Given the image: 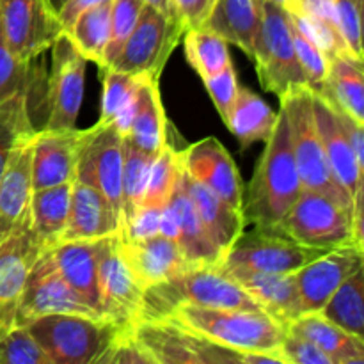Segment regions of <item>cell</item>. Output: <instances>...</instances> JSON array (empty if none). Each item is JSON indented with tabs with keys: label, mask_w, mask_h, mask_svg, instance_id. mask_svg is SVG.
<instances>
[{
	"label": "cell",
	"mask_w": 364,
	"mask_h": 364,
	"mask_svg": "<svg viewBox=\"0 0 364 364\" xmlns=\"http://www.w3.org/2000/svg\"><path fill=\"white\" fill-rule=\"evenodd\" d=\"M302 185L290 142V127L284 107L277 112L276 127L265 141L247 192H244L245 224L258 230H272L290 210Z\"/></svg>",
	"instance_id": "1"
},
{
	"label": "cell",
	"mask_w": 364,
	"mask_h": 364,
	"mask_svg": "<svg viewBox=\"0 0 364 364\" xmlns=\"http://www.w3.org/2000/svg\"><path fill=\"white\" fill-rule=\"evenodd\" d=\"M180 304L262 311L258 302L219 267L199 265L146 288L139 320L164 318Z\"/></svg>",
	"instance_id": "2"
},
{
	"label": "cell",
	"mask_w": 364,
	"mask_h": 364,
	"mask_svg": "<svg viewBox=\"0 0 364 364\" xmlns=\"http://www.w3.org/2000/svg\"><path fill=\"white\" fill-rule=\"evenodd\" d=\"M164 318L196 331L224 347L240 352H265L277 358V348L287 334L281 323L263 311L180 304Z\"/></svg>",
	"instance_id": "3"
},
{
	"label": "cell",
	"mask_w": 364,
	"mask_h": 364,
	"mask_svg": "<svg viewBox=\"0 0 364 364\" xmlns=\"http://www.w3.org/2000/svg\"><path fill=\"white\" fill-rule=\"evenodd\" d=\"M27 329L52 359V364H102L119 336L132 331L109 318L71 313L39 316L28 323Z\"/></svg>",
	"instance_id": "4"
},
{
	"label": "cell",
	"mask_w": 364,
	"mask_h": 364,
	"mask_svg": "<svg viewBox=\"0 0 364 364\" xmlns=\"http://www.w3.org/2000/svg\"><path fill=\"white\" fill-rule=\"evenodd\" d=\"M262 23L255 41L252 60L256 64L259 84L277 98L294 87H302L306 77L299 64L291 36L290 14L284 4L259 0Z\"/></svg>",
	"instance_id": "5"
},
{
	"label": "cell",
	"mask_w": 364,
	"mask_h": 364,
	"mask_svg": "<svg viewBox=\"0 0 364 364\" xmlns=\"http://www.w3.org/2000/svg\"><path fill=\"white\" fill-rule=\"evenodd\" d=\"M279 103L284 107L290 127V142L294 149L295 166L302 188H311L338 199L341 205L350 208L352 201L338 187L331 174L323 142L316 128L313 112V95L309 87H294L281 96Z\"/></svg>",
	"instance_id": "6"
},
{
	"label": "cell",
	"mask_w": 364,
	"mask_h": 364,
	"mask_svg": "<svg viewBox=\"0 0 364 364\" xmlns=\"http://www.w3.org/2000/svg\"><path fill=\"white\" fill-rule=\"evenodd\" d=\"M270 231L323 251L354 245L350 208L341 205L338 199L311 188H302L281 223Z\"/></svg>",
	"instance_id": "7"
},
{
	"label": "cell",
	"mask_w": 364,
	"mask_h": 364,
	"mask_svg": "<svg viewBox=\"0 0 364 364\" xmlns=\"http://www.w3.org/2000/svg\"><path fill=\"white\" fill-rule=\"evenodd\" d=\"M134 336L153 364H247V352L215 343L171 320H139Z\"/></svg>",
	"instance_id": "8"
},
{
	"label": "cell",
	"mask_w": 364,
	"mask_h": 364,
	"mask_svg": "<svg viewBox=\"0 0 364 364\" xmlns=\"http://www.w3.org/2000/svg\"><path fill=\"white\" fill-rule=\"evenodd\" d=\"M183 32L185 28L178 18L144 4L134 31L109 68L160 80V75Z\"/></svg>",
	"instance_id": "9"
},
{
	"label": "cell",
	"mask_w": 364,
	"mask_h": 364,
	"mask_svg": "<svg viewBox=\"0 0 364 364\" xmlns=\"http://www.w3.org/2000/svg\"><path fill=\"white\" fill-rule=\"evenodd\" d=\"M124 135L114 124L95 123L82 130L75 180L98 188L121 220V171Z\"/></svg>",
	"instance_id": "10"
},
{
	"label": "cell",
	"mask_w": 364,
	"mask_h": 364,
	"mask_svg": "<svg viewBox=\"0 0 364 364\" xmlns=\"http://www.w3.org/2000/svg\"><path fill=\"white\" fill-rule=\"evenodd\" d=\"M55 313L105 318L78 297L77 291L60 277L50 255V249H43L41 255L28 270L20 306H18L16 327H27L39 316L55 315Z\"/></svg>",
	"instance_id": "11"
},
{
	"label": "cell",
	"mask_w": 364,
	"mask_h": 364,
	"mask_svg": "<svg viewBox=\"0 0 364 364\" xmlns=\"http://www.w3.org/2000/svg\"><path fill=\"white\" fill-rule=\"evenodd\" d=\"M52 70L48 78V119L46 130L77 128V117L84 100L87 59L73 45L66 32L50 46Z\"/></svg>",
	"instance_id": "12"
},
{
	"label": "cell",
	"mask_w": 364,
	"mask_h": 364,
	"mask_svg": "<svg viewBox=\"0 0 364 364\" xmlns=\"http://www.w3.org/2000/svg\"><path fill=\"white\" fill-rule=\"evenodd\" d=\"M323 249L308 247L270 230L242 231L224 255V265H240L270 274H294L323 255Z\"/></svg>",
	"instance_id": "13"
},
{
	"label": "cell",
	"mask_w": 364,
	"mask_h": 364,
	"mask_svg": "<svg viewBox=\"0 0 364 364\" xmlns=\"http://www.w3.org/2000/svg\"><path fill=\"white\" fill-rule=\"evenodd\" d=\"M41 251L27 212L0 242V340L16 327L25 281Z\"/></svg>",
	"instance_id": "14"
},
{
	"label": "cell",
	"mask_w": 364,
	"mask_h": 364,
	"mask_svg": "<svg viewBox=\"0 0 364 364\" xmlns=\"http://www.w3.org/2000/svg\"><path fill=\"white\" fill-rule=\"evenodd\" d=\"M0 25L9 48L25 63L50 50L64 32L46 0H0Z\"/></svg>",
	"instance_id": "15"
},
{
	"label": "cell",
	"mask_w": 364,
	"mask_h": 364,
	"mask_svg": "<svg viewBox=\"0 0 364 364\" xmlns=\"http://www.w3.org/2000/svg\"><path fill=\"white\" fill-rule=\"evenodd\" d=\"M98 283L102 315L117 326L134 329L139 320L144 290L121 252L119 235H112L103 240Z\"/></svg>",
	"instance_id": "16"
},
{
	"label": "cell",
	"mask_w": 364,
	"mask_h": 364,
	"mask_svg": "<svg viewBox=\"0 0 364 364\" xmlns=\"http://www.w3.org/2000/svg\"><path fill=\"white\" fill-rule=\"evenodd\" d=\"M181 167L235 210L244 208V183L233 159L217 137H205L180 151ZM244 215V213H242Z\"/></svg>",
	"instance_id": "17"
},
{
	"label": "cell",
	"mask_w": 364,
	"mask_h": 364,
	"mask_svg": "<svg viewBox=\"0 0 364 364\" xmlns=\"http://www.w3.org/2000/svg\"><path fill=\"white\" fill-rule=\"evenodd\" d=\"M361 267H364V251L354 245H341L294 272L302 313L320 311L338 287Z\"/></svg>",
	"instance_id": "18"
},
{
	"label": "cell",
	"mask_w": 364,
	"mask_h": 364,
	"mask_svg": "<svg viewBox=\"0 0 364 364\" xmlns=\"http://www.w3.org/2000/svg\"><path fill=\"white\" fill-rule=\"evenodd\" d=\"M219 269L230 276L238 287L244 288L277 323L287 329L291 320L302 315L301 295L295 284L294 274H270L247 269L240 265H224Z\"/></svg>",
	"instance_id": "19"
},
{
	"label": "cell",
	"mask_w": 364,
	"mask_h": 364,
	"mask_svg": "<svg viewBox=\"0 0 364 364\" xmlns=\"http://www.w3.org/2000/svg\"><path fill=\"white\" fill-rule=\"evenodd\" d=\"M82 130L36 132L32 144V188L55 187L75 180V164Z\"/></svg>",
	"instance_id": "20"
},
{
	"label": "cell",
	"mask_w": 364,
	"mask_h": 364,
	"mask_svg": "<svg viewBox=\"0 0 364 364\" xmlns=\"http://www.w3.org/2000/svg\"><path fill=\"white\" fill-rule=\"evenodd\" d=\"M121 252L142 290L194 267L185 258L178 242L162 235L137 240L121 238Z\"/></svg>",
	"instance_id": "21"
},
{
	"label": "cell",
	"mask_w": 364,
	"mask_h": 364,
	"mask_svg": "<svg viewBox=\"0 0 364 364\" xmlns=\"http://www.w3.org/2000/svg\"><path fill=\"white\" fill-rule=\"evenodd\" d=\"M119 215L105 196L92 185L73 180L70 217L63 240H98L119 235Z\"/></svg>",
	"instance_id": "22"
},
{
	"label": "cell",
	"mask_w": 364,
	"mask_h": 364,
	"mask_svg": "<svg viewBox=\"0 0 364 364\" xmlns=\"http://www.w3.org/2000/svg\"><path fill=\"white\" fill-rule=\"evenodd\" d=\"M105 238L63 240L50 247V255H52L60 277L77 291L82 301L87 302L100 315H102L98 283L100 256H102Z\"/></svg>",
	"instance_id": "23"
},
{
	"label": "cell",
	"mask_w": 364,
	"mask_h": 364,
	"mask_svg": "<svg viewBox=\"0 0 364 364\" xmlns=\"http://www.w3.org/2000/svg\"><path fill=\"white\" fill-rule=\"evenodd\" d=\"M311 95L316 128H318L320 139L323 142L331 174H333L338 187L352 201L355 187H358L359 181L364 180V166H361L355 159L347 134H345L333 107L315 92H311Z\"/></svg>",
	"instance_id": "24"
},
{
	"label": "cell",
	"mask_w": 364,
	"mask_h": 364,
	"mask_svg": "<svg viewBox=\"0 0 364 364\" xmlns=\"http://www.w3.org/2000/svg\"><path fill=\"white\" fill-rule=\"evenodd\" d=\"M36 132L14 146L0 173V231L4 237L28 212L32 191H34L32 144H34Z\"/></svg>",
	"instance_id": "25"
},
{
	"label": "cell",
	"mask_w": 364,
	"mask_h": 364,
	"mask_svg": "<svg viewBox=\"0 0 364 364\" xmlns=\"http://www.w3.org/2000/svg\"><path fill=\"white\" fill-rule=\"evenodd\" d=\"M169 205L173 208L174 215H176L178 223L176 242L181 251H183L185 258L188 259V263L194 267H219L224 255L217 247L215 242L212 240L206 228L203 226L198 212H196L194 203H192L183 183V169H181L180 180H178L173 194H171Z\"/></svg>",
	"instance_id": "26"
},
{
	"label": "cell",
	"mask_w": 364,
	"mask_h": 364,
	"mask_svg": "<svg viewBox=\"0 0 364 364\" xmlns=\"http://www.w3.org/2000/svg\"><path fill=\"white\" fill-rule=\"evenodd\" d=\"M287 333H294L311 341L320 350L326 352L334 364L364 363V340L338 327L320 311L302 313L291 320Z\"/></svg>",
	"instance_id": "27"
},
{
	"label": "cell",
	"mask_w": 364,
	"mask_h": 364,
	"mask_svg": "<svg viewBox=\"0 0 364 364\" xmlns=\"http://www.w3.org/2000/svg\"><path fill=\"white\" fill-rule=\"evenodd\" d=\"M183 169V167H181ZM183 183L187 188L188 196H191L194 208L198 212L199 219H201L203 226L206 228L212 240L215 242L217 247L226 255L228 249L231 247L235 240L242 235L245 226V220L242 212L235 210L233 206L228 205L223 198L199 183L192 176H188L183 171Z\"/></svg>",
	"instance_id": "28"
},
{
	"label": "cell",
	"mask_w": 364,
	"mask_h": 364,
	"mask_svg": "<svg viewBox=\"0 0 364 364\" xmlns=\"http://www.w3.org/2000/svg\"><path fill=\"white\" fill-rule=\"evenodd\" d=\"M259 23V0H217L203 27L219 34L226 43L237 45L252 59Z\"/></svg>",
	"instance_id": "29"
},
{
	"label": "cell",
	"mask_w": 364,
	"mask_h": 364,
	"mask_svg": "<svg viewBox=\"0 0 364 364\" xmlns=\"http://www.w3.org/2000/svg\"><path fill=\"white\" fill-rule=\"evenodd\" d=\"M124 137L134 146L156 155L167 144V117L159 80L146 77L139 89L137 109Z\"/></svg>",
	"instance_id": "30"
},
{
	"label": "cell",
	"mask_w": 364,
	"mask_h": 364,
	"mask_svg": "<svg viewBox=\"0 0 364 364\" xmlns=\"http://www.w3.org/2000/svg\"><path fill=\"white\" fill-rule=\"evenodd\" d=\"M364 60L352 53H338L329 60V73L322 96L326 102L340 107L341 110L364 124Z\"/></svg>",
	"instance_id": "31"
},
{
	"label": "cell",
	"mask_w": 364,
	"mask_h": 364,
	"mask_svg": "<svg viewBox=\"0 0 364 364\" xmlns=\"http://www.w3.org/2000/svg\"><path fill=\"white\" fill-rule=\"evenodd\" d=\"M71 183L32 191L28 219H31L32 231L43 249L53 247L63 240L68 217H70Z\"/></svg>",
	"instance_id": "32"
},
{
	"label": "cell",
	"mask_w": 364,
	"mask_h": 364,
	"mask_svg": "<svg viewBox=\"0 0 364 364\" xmlns=\"http://www.w3.org/2000/svg\"><path fill=\"white\" fill-rule=\"evenodd\" d=\"M276 119L277 114L262 96L240 85L224 123L240 142L242 151H245L256 142H265L270 137Z\"/></svg>",
	"instance_id": "33"
},
{
	"label": "cell",
	"mask_w": 364,
	"mask_h": 364,
	"mask_svg": "<svg viewBox=\"0 0 364 364\" xmlns=\"http://www.w3.org/2000/svg\"><path fill=\"white\" fill-rule=\"evenodd\" d=\"M146 75H132L107 68L102 71V107L100 123L114 124L123 135H127L137 109L139 89Z\"/></svg>",
	"instance_id": "34"
},
{
	"label": "cell",
	"mask_w": 364,
	"mask_h": 364,
	"mask_svg": "<svg viewBox=\"0 0 364 364\" xmlns=\"http://www.w3.org/2000/svg\"><path fill=\"white\" fill-rule=\"evenodd\" d=\"M110 11L112 0H103L82 11L66 31L78 52L87 59V63H95L98 68L103 66V57L109 45Z\"/></svg>",
	"instance_id": "35"
},
{
	"label": "cell",
	"mask_w": 364,
	"mask_h": 364,
	"mask_svg": "<svg viewBox=\"0 0 364 364\" xmlns=\"http://www.w3.org/2000/svg\"><path fill=\"white\" fill-rule=\"evenodd\" d=\"M320 313L343 331L364 340V267L338 287Z\"/></svg>",
	"instance_id": "36"
},
{
	"label": "cell",
	"mask_w": 364,
	"mask_h": 364,
	"mask_svg": "<svg viewBox=\"0 0 364 364\" xmlns=\"http://www.w3.org/2000/svg\"><path fill=\"white\" fill-rule=\"evenodd\" d=\"M156 155L142 151L127 137L123 141V171H121V228L142 205L149 169ZM121 233V231H119Z\"/></svg>",
	"instance_id": "37"
},
{
	"label": "cell",
	"mask_w": 364,
	"mask_h": 364,
	"mask_svg": "<svg viewBox=\"0 0 364 364\" xmlns=\"http://www.w3.org/2000/svg\"><path fill=\"white\" fill-rule=\"evenodd\" d=\"M185 57L201 78L217 73L231 63L228 43L206 27L183 32Z\"/></svg>",
	"instance_id": "38"
},
{
	"label": "cell",
	"mask_w": 364,
	"mask_h": 364,
	"mask_svg": "<svg viewBox=\"0 0 364 364\" xmlns=\"http://www.w3.org/2000/svg\"><path fill=\"white\" fill-rule=\"evenodd\" d=\"M28 112V92L21 91L0 102V173L14 146L34 134Z\"/></svg>",
	"instance_id": "39"
},
{
	"label": "cell",
	"mask_w": 364,
	"mask_h": 364,
	"mask_svg": "<svg viewBox=\"0 0 364 364\" xmlns=\"http://www.w3.org/2000/svg\"><path fill=\"white\" fill-rule=\"evenodd\" d=\"M180 174H181L180 151H176V149L167 142V144L156 153L155 160H153L151 164L142 205H153V206L167 205L174 187H176L178 180H180Z\"/></svg>",
	"instance_id": "40"
},
{
	"label": "cell",
	"mask_w": 364,
	"mask_h": 364,
	"mask_svg": "<svg viewBox=\"0 0 364 364\" xmlns=\"http://www.w3.org/2000/svg\"><path fill=\"white\" fill-rule=\"evenodd\" d=\"M291 21V20H290ZM291 36H294L295 53H297L299 64L306 77L309 91L320 95L326 89L327 73H329V57L315 45L309 38H306L297 27L291 23Z\"/></svg>",
	"instance_id": "41"
},
{
	"label": "cell",
	"mask_w": 364,
	"mask_h": 364,
	"mask_svg": "<svg viewBox=\"0 0 364 364\" xmlns=\"http://www.w3.org/2000/svg\"><path fill=\"white\" fill-rule=\"evenodd\" d=\"M144 4V0H112V11H110V38L105 50V57H103V66L100 68V71L109 68L114 57L119 53L121 46L124 45L130 32L134 31Z\"/></svg>",
	"instance_id": "42"
},
{
	"label": "cell",
	"mask_w": 364,
	"mask_h": 364,
	"mask_svg": "<svg viewBox=\"0 0 364 364\" xmlns=\"http://www.w3.org/2000/svg\"><path fill=\"white\" fill-rule=\"evenodd\" d=\"M0 364H52L27 327H14L0 340Z\"/></svg>",
	"instance_id": "43"
},
{
	"label": "cell",
	"mask_w": 364,
	"mask_h": 364,
	"mask_svg": "<svg viewBox=\"0 0 364 364\" xmlns=\"http://www.w3.org/2000/svg\"><path fill=\"white\" fill-rule=\"evenodd\" d=\"M28 64L14 55L0 25V102L16 92H28Z\"/></svg>",
	"instance_id": "44"
},
{
	"label": "cell",
	"mask_w": 364,
	"mask_h": 364,
	"mask_svg": "<svg viewBox=\"0 0 364 364\" xmlns=\"http://www.w3.org/2000/svg\"><path fill=\"white\" fill-rule=\"evenodd\" d=\"M201 80L205 84V89L208 91L210 98H212L213 105H215L217 112H219L220 119L226 121L231 105H233L235 98L238 95V89H240L233 63H230L226 68L210 75V77L201 78Z\"/></svg>",
	"instance_id": "45"
},
{
	"label": "cell",
	"mask_w": 364,
	"mask_h": 364,
	"mask_svg": "<svg viewBox=\"0 0 364 364\" xmlns=\"http://www.w3.org/2000/svg\"><path fill=\"white\" fill-rule=\"evenodd\" d=\"M340 18L341 36L348 52L358 59L363 57V6L364 0H334Z\"/></svg>",
	"instance_id": "46"
},
{
	"label": "cell",
	"mask_w": 364,
	"mask_h": 364,
	"mask_svg": "<svg viewBox=\"0 0 364 364\" xmlns=\"http://www.w3.org/2000/svg\"><path fill=\"white\" fill-rule=\"evenodd\" d=\"M277 354L283 364H334L326 352L294 333L284 334Z\"/></svg>",
	"instance_id": "47"
},
{
	"label": "cell",
	"mask_w": 364,
	"mask_h": 364,
	"mask_svg": "<svg viewBox=\"0 0 364 364\" xmlns=\"http://www.w3.org/2000/svg\"><path fill=\"white\" fill-rule=\"evenodd\" d=\"M132 331H127L123 336H119V340L105 354L102 364H153L151 358L139 345Z\"/></svg>",
	"instance_id": "48"
},
{
	"label": "cell",
	"mask_w": 364,
	"mask_h": 364,
	"mask_svg": "<svg viewBox=\"0 0 364 364\" xmlns=\"http://www.w3.org/2000/svg\"><path fill=\"white\" fill-rule=\"evenodd\" d=\"M185 31L205 25L217 0H171Z\"/></svg>",
	"instance_id": "49"
},
{
	"label": "cell",
	"mask_w": 364,
	"mask_h": 364,
	"mask_svg": "<svg viewBox=\"0 0 364 364\" xmlns=\"http://www.w3.org/2000/svg\"><path fill=\"white\" fill-rule=\"evenodd\" d=\"M100 2H103V0H68V2L57 11V20H59L63 31H68V27L73 23V20L82 13V11L89 9V7L96 6V4Z\"/></svg>",
	"instance_id": "50"
},
{
	"label": "cell",
	"mask_w": 364,
	"mask_h": 364,
	"mask_svg": "<svg viewBox=\"0 0 364 364\" xmlns=\"http://www.w3.org/2000/svg\"><path fill=\"white\" fill-rule=\"evenodd\" d=\"M159 235L171 238V240H176L178 238L176 215H174V212H173V208H171L169 203H167V205H164L162 210H160Z\"/></svg>",
	"instance_id": "51"
},
{
	"label": "cell",
	"mask_w": 364,
	"mask_h": 364,
	"mask_svg": "<svg viewBox=\"0 0 364 364\" xmlns=\"http://www.w3.org/2000/svg\"><path fill=\"white\" fill-rule=\"evenodd\" d=\"M144 2L149 4V6L156 7V9H160V11H162V13L169 14V16L178 18L176 16V11H174L173 2H171V0H144ZM178 20H180V18H178Z\"/></svg>",
	"instance_id": "52"
},
{
	"label": "cell",
	"mask_w": 364,
	"mask_h": 364,
	"mask_svg": "<svg viewBox=\"0 0 364 364\" xmlns=\"http://www.w3.org/2000/svg\"><path fill=\"white\" fill-rule=\"evenodd\" d=\"M46 2H48V6L52 7V9L55 11V13H57V11H59L60 7H63L64 4L68 2V0H46Z\"/></svg>",
	"instance_id": "53"
},
{
	"label": "cell",
	"mask_w": 364,
	"mask_h": 364,
	"mask_svg": "<svg viewBox=\"0 0 364 364\" xmlns=\"http://www.w3.org/2000/svg\"><path fill=\"white\" fill-rule=\"evenodd\" d=\"M272 2H277V4H284L287 0H272Z\"/></svg>",
	"instance_id": "54"
},
{
	"label": "cell",
	"mask_w": 364,
	"mask_h": 364,
	"mask_svg": "<svg viewBox=\"0 0 364 364\" xmlns=\"http://www.w3.org/2000/svg\"><path fill=\"white\" fill-rule=\"evenodd\" d=\"M4 238H6V237H4V235H2V231H0V242H2Z\"/></svg>",
	"instance_id": "55"
}]
</instances>
